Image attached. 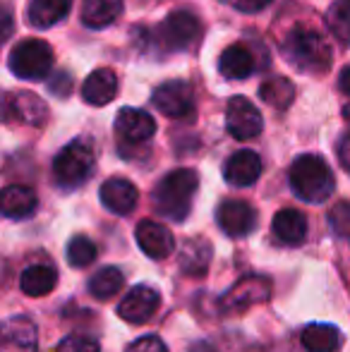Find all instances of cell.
Wrapping results in <instances>:
<instances>
[{
    "label": "cell",
    "instance_id": "1",
    "mask_svg": "<svg viewBox=\"0 0 350 352\" xmlns=\"http://www.w3.org/2000/svg\"><path fill=\"white\" fill-rule=\"evenodd\" d=\"M288 180L295 197L307 201V204H324L331 197L333 185H336L327 161L319 156H312V153L295 158L293 166H290Z\"/></svg>",
    "mask_w": 350,
    "mask_h": 352
},
{
    "label": "cell",
    "instance_id": "2",
    "mask_svg": "<svg viewBox=\"0 0 350 352\" xmlns=\"http://www.w3.org/2000/svg\"><path fill=\"white\" fill-rule=\"evenodd\" d=\"M283 56L300 72H327L331 67V48L319 32L295 27L283 41Z\"/></svg>",
    "mask_w": 350,
    "mask_h": 352
},
{
    "label": "cell",
    "instance_id": "3",
    "mask_svg": "<svg viewBox=\"0 0 350 352\" xmlns=\"http://www.w3.org/2000/svg\"><path fill=\"white\" fill-rule=\"evenodd\" d=\"M199 185V175L190 168H177L168 173L154 190V206L161 216L182 223L190 213L192 197Z\"/></svg>",
    "mask_w": 350,
    "mask_h": 352
},
{
    "label": "cell",
    "instance_id": "4",
    "mask_svg": "<svg viewBox=\"0 0 350 352\" xmlns=\"http://www.w3.org/2000/svg\"><path fill=\"white\" fill-rule=\"evenodd\" d=\"M94 170V151L87 142L75 140L67 146H63L58 151L56 161H53V175L56 182L65 190L80 187L89 180Z\"/></svg>",
    "mask_w": 350,
    "mask_h": 352
},
{
    "label": "cell",
    "instance_id": "5",
    "mask_svg": "<svg viewBox=\"0 0 350 352\" xmlns=\"http://www.w3.org/2000/svg\"><path fill=\"white\" fill-rule=\"evenodd\" d=\"M14 77L36 82L43 79L53 67V48L41 38H22L17 46L10 51L8 60Z\"/></svg>",
    "mask_w": 350,
    "mask_h": 352
},
{
    "label": "cell",
    "instance_id": "6",
    "mask_svg": "<svg viewBox=\"0 0 350 352\" xmlns=\"http://www.w3.org/2000/svg\"><path fill=\"white\" fill-rule=\"evenodd\" d=\"M226 127H228V132L235 140L240 142L254 140L264 130L262 113L257 111V106L250 98L233 96L228 101V106H226Z\"/></svg>",
    "mask_w": 350,
    "mask_h": 352
},
{
    "label": "cell",
    "instance_id": "7",
    "mask_svg": "<svg viewBox=\"0 0 350 352\" xmlns=\"http://www.w3.org/2000/svg\"><path fill=\"white\" fill-rule=\"evenodd\" d=\"M271 297V280L266 276H245L230 287L221 300V309L223 311H243L252 305L266 302Z\"/></svg>",
    "mask_w": 350,
    "mask_h": 352
},
{
    "label": "cell",
    "instance_id": "8",
    "mask_svg": "<svg viewBox=\"0 0 350 352\" xmlns=\"http://www.w3.org/2000/svg\"><path fill=\"white\" fill-rule=\"evenodd\" d=\"M199 36V19L187 10H177L168 14L159 29V38L168 51H185Z\"/></svg>",
    "mask_w": 350,
    "mask_h": 352
},
{
    "label": "cell",
    "instance_id": "9",
    "mask_svg": "<svg viewBox=\"0 0 350 352\" xmlns=\"http://www.w3.org/2000/svg\"><path fill=\"white\" fill-rule=\"evenodd\" d=\"M151 101L159 108V113H164L166 118H175V120L195 113V94H192L190 84L185 82L161 84V87L154 89Z\"/></svg>",
    "mask_w": 350,
    "mask_h": 352
},
{
    "label": "cell",
    "instance_id": "10",
    "mask_svg": "<svg viewBox=\"0 0 350 352\" xmlns=\"http://www.w3.org/2000/svg\"><path fill=\"white\" fill-rule=\"evenodd\" d=\"M161 305V295L159 290L149 285H137L132 287L125 295V300L118 305V314H120L122 321L127 324H146L151 316L156 314Z\"/></svg>",
    "mask_w": 350,
    "mask_h": 352
},
{
    "label": "cell",
    "instance_id": "11",
    "mask_svg": "<svg viewBox=\"0 0 350 352\" xmlns=\"http://www.w3.org/2000/svg\"><path fill=\"white\" fill-rule=\"evenodd\" d=\"M216 221L228 237H245L257 228V211L248 201L228 199L219 206Z\"/></svg>",
    "mask_w": 350,
    "mask_h": 352
},
{
    "label": "cell",
    "instance_id": "12",
    "mask_svg": "<svg viewBox=\"0 0 350 352\" xmlns=\"http://www.w3.org/2000/svg\"><path fill=\"white\" fill-rule=\"evenodd\" d=\"M137 235V242H140V250L144 252L146 256L151 259L161 261V259H168L173 254V247H175V240H173V232L164 226V223H156V221H142L135 230Z\"/></svg>",
    "mask_w": 350,
    "mask_h": 352
},
{
    "label": "cell",
    "instance_id": "13",
    "mask_svg": "<svg viewBox=\"0 0 350 352\" xmlns=\"http://www.w3.org/2000/svg\"><path fill=\"white\" fill-rule=\"evenodd\" d=\"M39 333L27 316H12L0 331V352H36Z\"/></svg>",
    "mask_w": 350,
    "mask_h": 352
},
{
    "label": "cell",
    "instance_id": "14",
    "mask_svg": "<svg viewBox=\"0 0 350 352\" xmlns=\"http://www.w3.org/2000/svg\"><path fill=\"white\" fill-rule=\"evenodd\" d=\"M156 132L154 118L140 108H122L116 118V135L125 144H144Z\"/></svg>",
    "mask_w": 350,
    "mask_h": 352
},
{
    "label": "cell",
    "instance_id": "15",
    "mask_svg": "<svg viewBox=\"0 0 350 352\" xmlns=\"http://www.w3.org/2000/svg\"><path fill=\"white\" fill-rule=\"evenodd\" d=\"M259 175H262V158H259L254 151H250V148L235 151L223 166L226 182L233 187L254 185V182L259 180Z\"/></svg>",
    "mask_w": 350,
    "mask_h": 352
},
{
    "label": "cell",
    "instance_id": "16",
    "mask_svg": "<svg viewBox=\"0 0 350 352\" xmlns=\"http://www.w3.org/2000/svg\"><path fill=\"white\" fill-rule=\"evenodd\" d=\"M98 195H101V204L108 211L120 213V216L130 213L137 206V199H140L137 187L130 180H125V177H111V180H106L101 185Z\"/></svg>",
    "mask_w": 350,
    "mask_h": 352
},
{
    "label": "cell",
    "instance_id": "17",
    "mask_svg": "<svg viewBox=\"0 0 350 352\" xmlns=\"http://www.w3.org/2000/svg\"><path fill=\"white\" fill-rule=\"evenodd\" d=\"M5 116L8 118H17L24 125H43L48 118V108L46 103L41 101L34 94H10L8 101H5Z\"/></svg>",
    "mask_w": 350,
    "mask_h": 352
},
{
    "label": "cell",
    "instance_id": "18",
    "mask_svg": "<svg viewBox=\"0 0 350 352\" xmlns=\"http://www.w3.org/2000/svg\"><path fill=\"white\" fill-rule=\"evenodd\" d=\"M118 94V74L108 67L91 72L82 84V98L89 106H106Z\"/></svg>",
    "mask_w": 350,
    "mask_h": 352
},
{
    "label": "cell",
    "instance_id": "19",
    "mask_svg": "<svg viewBox=\"0 0 350 352\" xmlns=\"http://www.w3.org/2000/svg\"><path fill=\"white\" fill-rule=\"evenodd\" d=\"M274 235L278 237L283 245L298 247L307 237V218L295 209H281L274 216Z\"/></svg>",
    "mask_w": 350,
    "mask_h": 352
},
{
    "label": "cell",
    "instance_id": "20",
    "mask_svg": "<svg viewBox=\"0 0 350 352\" xmlns=\"http://www.w3.org/2000/svg\"><path fill=\"white\" fill-rule=\"evenodd\" d=\"M39 206V199L34 195L32 187L24 185H10L3 190V213L5 218H14V221H22L29 218Z\"/></svg>",
    "mask_w": 350,
    "mask_h": 352
},
{
    "label": "cell",
    "instance_id": "21",
    "mask_svg": "<svg viewBox=\"0 0 350 352\" xmlns=\"http://www.w3.org/2000/svg\"><path fill=\"white\" fill-rule=\"evenodd\" d=\"M122 12V0H85L82 3V22L89 29H106Z\"/></svg>",
    "mask_w": 350,
    "mask_h": 352
},
{
    "label": "cell",
    "instance_id": "22",
    "mask_svg": "<svg viewBox=\"0 0 350 352\" xmlns=\"http://www.w3.org/2000/svg\"><path fill=\"white\" fill-rule=\"evenodd\" d=\"M72 8V0H32L29 3V22L39 29H48L63 22Z\"/></svg>",
    "mask_w": 350,
    "mask_h": 352
},
{
    "label": "cell",
    "instance_id": "23",
    "mask_svg": "<svg viewBox=\"0 0 350 352\" xmlns=\"http://www.w3.org/2000/svg\"><path fill=\"white\" fill-rule=\"evenodd\" d=\"M219 70L226 79H245L254 72V58L245 46L235 43L221 53Z\"/></svg>",
    "mask_w": 350,
    "mask_h": 352
},
{
    "label": "cell",
    "instance_id": "24",
    "mask_svg": "<svg viewBox=\"0 0 350 352\" xmlns=\"http://www.w3.org/2000/svg\"><path fill=\"white\" fill-rule=\"evenodd\" d=\"M341 343V331L331 324H309L303 331V345L307 352H336Z\"/></svg>",
    "mask_w": 350,
    "mask_h": 352
},
{
    "label": "cell",
    "instance_id": "25",
    "mask_svg": "<svg viewBox=\"0 0 350 352\" xmlns=\"http://www.w3.org/2000/svg\"><path fill=\"white\" fill-rule=\"evenodd\" d=\"M58 283V274L56 269L51 266H43V264H36V266H29L24 269V274L19 276V285H22V292L29 297H46L53 292Z\"/></svg>",
    "mask_w": 350,
    "mask_h": 352
},
{
    "label": "cell",
    "instance_id": "26",
    "mask_svg": "<svg viewBox=\"0 0 350 352\" xmlns=\"http://www.w3.org/2000/svg\"><path fill=\"white\" fill-rule=\"evenodd\" d=\"M211 261V247L204 240H190L180 256V269L187 276H204Z\"/></svg>",
    "mask_w": 350,
    "mask_h": 352
},
{
    "label": "cell",
    "instance_id": "27",
    "mask_svg": "<svg viewBox=\"0 0 350 352\" xmlns=\"http://www.w3.org/2000/svg\"><path fill=\"white\" fill-rule=\"evenodd\" d=\"M122 274L116 266H106L101 269L91 280H89V292H91L96 300H111L116 292H120L122 287Z\"/></svg>",
    "mask_w": 350,
    "mask_h": 352
},
{
    "label": "cell",
    "instance_id": "28",
    "mask_svg": "<svg viewBox=\"0 0 350 352\" xmlns=\"http://www.w3.org/2000/svg\"><path fill=\"white\" fill-rule=\"evenodd\" d=\"M259 96L264 98L266 103H271L274 108H288L293 103V96H295V87L283 77H274L269 82L262 84L259 89Z\"/></svg>",
    "mask_w": 350,
    "mask_h": 352
},
{
    "label": "cell",
    "instance_id": "29",
    "mask_svg": "<svg viewBox=\"0 0 350 352\" xmlns=\"http://www.w3.org/2000/svg\"><path fill=\"white\" fill-rule=\"evenodd\" d=\"M327 22L333 36L350 46V0H336L329 10Z\"/></svg>",
    "mask_w": 350,
    "mask_h": 352
},
{
    "label": "cell",
    "instance_id": "30",
    "mask_svg": "<svg viewBox=\"0 0 350 352\" xmlns=\"http://www.w3.org/2000/svg\"><path fill=\"white\" fill-rule=\"evenodd\" d=\"M96 254H98L96 245L85 235L72 237L70 245H67V261H70V266H75V269H85V266H89L94 259H96Z\"/></svg>",
    "mask_w": 350,
    "mask_h": 352
},
{
    "label": "cell",
    "instance_id": "31",
    "mask_svg": "<svg viewBox=\"0 0 350 352\" xmlns=\"http://www.w3.org/2000/svg\"><path fill=\"white\" fill-rule=\"evenodd\" d=\"M56 352H101L96 338H89V336H67L61 340Z\"/></svg>",
    "mask_w": 350,
    "mask_h": 352
},
{
    "label": "cell",
    "instance_id": "32",
    "mask_svg": "<svg viewBox=\"0 0 350 352\" xmlns=\"http://www.w3.org/2000/svg\"><path fill=\"white\" fill-rule=\"evenodd\" d=\"M331 226L336 232H346L350 228V204L348 201H341V204H336L331 209Z\"/></svg>",
    "mask_w": 350,
    "mask_h": 352
},
{
    "label": "cell",
    "instance_id": "33",
    "mask_svg": "<svg viewBox=\"0 0 350 352\" xmlns=\"http://www.w3.org/2000/svg\"><path fill=\"white\" fill-rule=\"evenodd\" d=\"M125 352H168V348H166L164 340L156 338V336H144V338L135 340Z\"/></svg>",
    "mask_w": 350,
    "mask_h": 352
},
{
    "label": "cell",
    "instance_id": "34",
    "mask_svg": "<svg viewBox=\"0 0 350 352\" xmlns=\"http://www.w3.org/2000/svg\"><path fill=\"white\" fill-rule=\"evenodd\" d=\"M228 3L233 5L235 10H240V12H259L271 0H228Z\"/></svg>",
    "mask_w": 350,
    "mask_h": 352
},
{
    "label": "cell",
    "instance_id": "35",
    "mask_svg": "<svg viewBox=\"0 0 350 352\" xmlns=\"http://www.w3.org/2000/svg\"><path fill=\"white\" fill-rule=\"evenodd\" d=\"M336 153H338V163H341V166L350 173V132L338 140Z\"/></svg>",
    "mask_w": 350,
    "mask_h": 352
},
{
    "label": "cell",
    "instance_id": "36",
    "mask_svg": "<svg viewBox=\"0 0 350 352\" xmlns=\"http://www.w3.org/2000/svg\"><path fill=\"white\" fill-rule=\"evenodd\" d=\"M338 87H341V91H346L350 96V67L341 72V79H338Z\"/></svg>",
    "mask_w": 350,
    "mask_h": 352
},
{
    "label": "cell",
    "instance_id": "37",
    "mask_svg": "<svg viewBox=\"0 0 350 352\" xmlns=\"http://www.w3.org/2000/svg\"><path fill=\"white\" fill-rule=\"evenodd\" d=\"M3 22H5V32H3V38L10 36V32H12V17H10V12L5 10L3 12Z\"/></svg>",
    "mask_w": 350,
    "mask_h": 352
},
{
    "label": "cell",
    "instance_id": "38",
    "mask_svg": "<svg viewBox=\"0 0 350 352\" xmlns=\"http://www.w3.org/2000/svg\"><path fill=\"white\" fill-rule=\"evenodd\" d=\"M343 116H346V120L350 122V103H346V108H343Z\"/></svg>",
    "mask_w": 350,
    "mask_h": 352
}]
</instances>
